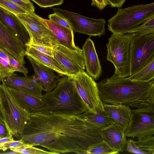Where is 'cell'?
<instances>
[{
  "mask_svg": "<svg viewBox=\"0 0 154 154\" xmlns=\"http://www.w3.org/2000/svg\"><path fill=\"white\" fill-rule=\"evenodd\" d=\"M16 137L53 154H86L90 147L103 140L100 128L77 116L43 111L30 113L23 133Z\"/></svg>",
  "mask_w": 154,
  "mask_h": 154,
  "instance_id": "1",
  "label": "cell"
},
{
  "mask_svg": "<svg viewBox=\"0 0 154 154\" xmlns=\"http://www.w3.org/2000/svg\"><path fill=\"white\" fill-rule=\"evenodd\" d=\"M97 84L103 104H120L137 109L154 104V79L149 81L133 80L114 73Z\"/></svg>",
  "mask_w": 154,
  "mask_h": 154,
  "instance_id": "2",
  "label": "cell"
},
{
  "mask_svg": "<svg viewBox=\"0 0 154 154\" xmlns=\"http://www.w3.org/2000/svg\"><path fill=\"white\" fill-rule=\"evenodd\" d=\"M41 111L78 116L87 111L72 78L64 76L56 87L43 94Z\"/></svg>",
  "mask_w": 154,
  "mask_h": 154,
  "instance_id": "3",
  "label": "cell"
},
{
  "mask_svg": "<svg viewBox=\"0 0 154 154\" xmlns=\"http://www.w3.org/2000/svg\"><path fill=\"white\" fill-rule=\"evenodd\" d=\"M154 16V2L118 8L108 20V29L115 34L127 33Z\"/></svg>",
  "mask_w": 154,
  "mask_h": 154,
  "instance_id": "4",
  "label": "cell"
},
{
  "mask_svg": "<svg viewBox=\"0 0 154 154\" xmlns=\"http://www.w3.org/2000/svg\"><path fill=\"white\" fill-rule=\"evenodd\" d=\"M134 34H112L106 45L107 60L114 65V73L119 77L130 76L131 43Z\"/></svg>",
  "mask_w": 154,
  "mask_h": 154,
  "instance_id": "5",
  "label": "cell"
},
{
  "mask_svg": "<svg viewBox=\"0 0 154 154\" xmlns=\"http://www.w3.org/2000/svg\"><path fill=\"white\" fill-rule=\"evenodd\" d=\"M1 103L5 112V124L10 134L17 137L23 133L30 113L18 103L5 84L4 79L1 78Z\"/></svg>",
  "mask_w": 154,
  "mask_h": 154,
  "instance_id": "6",
  "label": "cell"
},
{
  "mask_svg": "<svg viewBox=\"0 0 154 154\" xmlns=\"http://www.w3.org/2000/svg\"><path fill=\"white\" fill-rule=\"evenodd\" d=\"M15 15L29 33L30 41L27 44L47 47L53 49L59 45L51 31L34 12Z\"/></svg>",
  "mask_w": 154,
  "mask_h": 154,
  "instance_id": "7",
  "label": "cell"
},
{
  "mask_svg": "<svg viewBox=\"0 0 154 154\" xmlns=\"http://www.w3.org/2000/svg\"><path fill=\"white\" fill-rule=\"evenodd\" d=\"M154 58V33L142 36L134 34L131 43L130 76Z\"/></svg>",
  "mask_w": 154,
  "mask_h": 154,
  "instance_id": "8",
  "label": "cell"
},
{
  "mask_svg": "<svg viewBox=\"0 0 154 154\" xmlns=\"http://www.w3.org/2000/svg\"><path fill=\"white\" fill-rule=\"evenodd\" d=\"M53 11L64 18L69 23L73 32L90 36H101L105 34L106 21L103 18L94 19L59 8Z\"/></svg>",
  "mask_w": 154,
  "mask_h": 154,
  "instance_id": "9",
  "label": "cell"
},
{
  "mask_svg": "<svg viewBox=\"0 0 154 154\" xmlns=\"http://www.w3.org/2000/svg\"><path fill=\"white\" fill-rule=\"evenodd\" d=\"M87 111L96 113L105 110L100 97L97 83L85 71L71 77Z\"/></svg>",
  "mask_w": 154,
  "mask_h": 154,
  "instance_id": "10",
  "label": "cell"
},
{
  "mask_svg": "<svg viewBox=\"0 0 154 154\" xmlns=\"http://www.w3.org/2000/svg\"><path fill=\"white\" fill-rule=\"evenodd\" d=\"M53 58L62 67L67 76L70 77L85 69L83 51L78 46L72 49L59 45L53 50Z\"/></svg>",
  "mask_w": 154,
  "mask_h": 154,
  "instance_id": "11",
  "label": "cell"
},
{
  "mask_svg": "<svg viewBox=\"0 0 154 154\" xmlns=\"http://www.w3.org/2000/svg\"><path fill=\"white\" fill-rule=\"evenodd\" d=\"M132 121L125 132L126 137L137 138L154 134V105L131 109Z\"/></svg>",
  "mask_w": 154,
  "mask_h": 154,
  "instance_id": "12",
  "label": "cell"
},
{
  "mask_svg": "<svg viewBox=\"0 0 154 154\" xmlns=\"http://www.w3.org/2000/svg\"><path fill=\"white\" fill-rule=\"evenodd\" d=\"M0 48L24 64L26 47L19 36L0 20Z\"/></svg>",
  "mask_w": 154,
  "mask_h": 154,
  "instance_id": "13",
  "label": "cell"
},
{
  "mask_svg": "<svg viewBox=\"0 0 154 154\" xmlns=\"http://www.w3.org/2000/svg\"><path fill=\"white\" fill-rule=\"evenodd\" d=\"M4 80L8 88L42 98V92L44 89L35 75L29 76H21L14 73L4 79Z\"/></svg>",
  "mask_w": 154,
  "mask_h": 154,
  "instance_id": "14",
  "label": "cell"
},
{
  "mask_svg": "<svg viewBox=\"0 0 154 154\" xmlns=\"http://www.w3.org/2000/svg\"><path fill=\"white\" fill-rule=\"evenodd\" d=\"M82 50L87 73L94 80H98L102 73V67L91 36L86 40Z\"/></svg>",
  "mask_w": 154,
  "mask_h": 154,
  "instance_id": "15",
  "label": "cell"
},
{
  "mask_svg": "<svg viewBox=\"0 0 154 154\" xmlns=\"http://www.w3.org/2000/svg\"><path fill=\"white\" fill-rule=\"evenodd\" d=\"M100 133L103 140L114 149L120 152L125 149L127 140L125 131L114 122L100 128Z\"/></svg>",
  "mask_w": 154,
  "mask_h": 154,
  "instance_id": "16",
  "label": "cell"
},
{
  "mask_svg": "<svg viewBox=\"0 0 154 154\" xmlns=\"http://www.w3.org/2000/svg\"><path fill=\"white\" fill-rule=\"evenodd\" d=\"M34 70V75L40 82L44 91L49 92L57 86L60 79L56 75L52 69L36 62L30 57L27 56Z\"/></svg>",
  "mask_w": 154,
  "mask_h": 154,
  "instance_id": "17",
  "label": "cell"
},
{
  "mask_svg": "<svg viewBox=\"0 0 154 154\" xmlns=\"http://www.w3.org/2000/svg\"><path fill=\"white\" fill-rule=\"evenodd\" d=\"M105 110L114 122L125 131L132 121L131 109L130 107L120 104H103Z\"/></svg>",
  "mask_w": 154,
  "mask_h": 154,
  "instance_id": "18",
  "label": "cell"
},
{
  "mask_svg": "<svg viewBox=\"0 0 154 154\" xmlns=\"http://www.w3.org/2000/svg\"><path fill=\"white\" fill-rule=\"evenodd\" d=\"M40 19L51 31L59 45L72 49L75 48L74 32L69 28L39 16Z\"/></svg>",
  "mask_w": 154,
  "mask_h": 154,
  "instance_id": "19",
  "label": "cell"
},
{
  "mask_svg": "<svg viewBox=\"0 0 154 154\" xmlns=\"http://www.w3.org/2000/svg\"><path fill=\"white\" fill-rule=\"evenodd\" d=\"M0 20L19 36L25 46L29 42L30 37L27 30L14 14L0 7Z\"/></svg>",
  "mask_w": 154,
  "mask_h": 154,
  "instance_id": "20",
  "label": "cell"
},
{
  "mask_svg": "<svg viewBox=\"0 0 154 154\" xmlns=\"http://www.w3.org/2000/svg\"><path fill=\"white\" fill-rule=\"evenodd\" d=\"M8 88L19 105L29 113L42 110L43 104L42 99L20 91Z\"/></svg>",
  "mask_w": 154,
  "mask_h": 154,
  "instance_id": "21",
  "label": "cell"
},
{
  "mask_svg": "<svg viewBox=\"0 0 154 154\" xmlns=\"http://www.w3.org/2000/svg\"><path fill=\"white\" fill-rule=\"evenodd\" d=\"M26 55L28 56L41 64L49 68L61 75L67 76L62 67L54 58L47 56L34 48L26 46Z\"/></svg>",
  "mask_w": 154,
  "mask_h": 154,
  "instance_id": "22",
  "label": "cell"
},
{
  "mask_svg": "<svg viewBox=\"0 0 154 154\" xmlns=\"http://www.w3.org/2000/svg\"><path fill=\"white\" fill-rule=\"evenodd\" d=\"M77 116L85 122L100 129L114 122L105 110L96 113L87 111Z\"/></svg>",
  "mask_w": 154,
  "mask_h": 154,
  "instance_id": "23",
  "label": "cell"
},
{
  "mask_svg": "<svg viewBox=\"0 0 154 154\" xmlns=\"http://www.w3.org/2000/svg\"><path fill=\"white\" fill-rule=\"evenodd\" d=\"M135 80L149 81L154 78V58L145 66L135 74L128 77Z\"/></svg>",
  "mask_w": 154,
  "mask_h": 154,
  "instance_id": "24",
  "label": "cell"
},
{
  "mask_svg": "<svg viewBox=\"0 0 154 154\" xmlns=\"http://www.w3.org/2000/svg\"><path fill=\"white\" fill-rule=\"evenodd\" d=\"M119 153L103 140L90 147L87 150L86 154H115Z\"/></svg>",
  "mask_w": 154,
  "mask_h": 154,
  "instance_id": "25",
  "label": "cell"
},
{
  "mask_svg": "<svg viewBox=\"0 0 154 154\" xmlns=\"http://www.w3.org/2000/svg\"><path fill=\"white\" fill-rule=\"evenodd\" d=\"M128 33H134L139 36L154 33V16L134 29L128 32Z\"/></svg>",
  "mask_w": 154,
  "mask_h": 154,
  "instance_id": "26",
  "label": "cell"
},
{
  "mask_svg": "<svg viewBox=\"0 0 154 154\" xmlns=\"http://www.w3.org/2000/svg\"><path fill=\"white\" fill-rule=\"evenodd\" d=\"M137 144L141 150L148 154H154V135H149L137 138Z\"/></svg>",
  "mask_w": 154,
  "mask_h": 154,
  "instance_id": "27",
  "label": "cell"
},
{
  "mask_svg": "<svg viewBox=\"0 0 154 154\" xmlns=\"http://www.w3.org/2000/svg\"><path fill=\"white\" fill-rule=\"evenodd\" d=\"M13 152L24 154H53L51 152L30 146H26L17 148H11Z\"/></svg>",
  "mask_w": 154,
  "mask_h": 154,
  "instance_id": "28",
  "label": "cell"
},
{
  "mask_svg": "<svg viewBox=\"0 0 154 154\" xmlns=\"http://www.w3.org/2000/svg\"><path fill=\"white\" fill-rule=\"evenodd\" d=\"M0 7L14 14L27 12L9 0H0Z\"/></svg>",
  "mask_w": 154,
  "mask_h": 154,
  "instance_id": "29",
  "label": "cell"
},
{
  "mask_svg": "<svg viewBox=\"0 0 154 154\" xmlns=\"http://www.w3.org/2000/svg\"><path fill=\"white\" fill-rule=\"evenodd\" d=\"M16 72L15 70L5 59L0 57V77L4 79Z\"/></svg>",
  "mask_w": 154,
  "mask_h": 154,
  "instance_id": "30",
  "label": "cell"
},
{
  "mask_svg": "<svg viewBox=\"0 0 154 154\" xmlns=\"http://www.w3.org/2000/svg\"><path fill=\"white\" fill-rule=\"evenodd\" d=\"M7 54L9 63L14 67L16 71L23 73L25 76H27L28 73L27 69L11 55L8 53Z\"/></svg>",
  "mask_w": 154,
  "mask_h": 154,
  "instance_id": "31",
  "label": "cell"
},
{
  "mask_svg": "<svg viewBox=\"0 0 154 154\" xmlns=\"http://www.w3.org/2000/svg\"><path fill=\"white\" fill-rule=\"evenodd\" d=\"M125 149L127 152L130 153L139 154H148L147 152L140 150L138 147L136 141L132 139L127 140Z\"/></svg>",
  "mask_w": 154,
  "mask_h": 154,
  "instance_id": "32",
  "label": "cell"
},
{
  "mask_svg": "<svg viewBox=\"0 0 154 154\" xmlns=\"http://www.w3.org/2000/svg\"><path fill=\"white\" fill-rule=\"evenodd\" d=\"M40 7L46 8L60 5L64 2L63 0H31Z\"/></svg>",
  "mask_w": 154,
  "mask_h": 154,
  "instance_id": "33",
  "label": "cell"
},
{
  "mask_svg": "<svg viewBox=\"0 0 154 154\" xmlns=\"http://www.w3.org/2000/svg\"><path fill=\"white\" fill-rule=\"evenodd\" d=\"M27 145H28L25 144L21 139L17 140H14L3 144L0 146V150L4 151L11 148H17Z\"/></svg>",
  "mask_w": 154,
  "mask_h": 154,
  "instance_id": "34",
  "label": "cell"
},
{
  "mask_svg": "<svg viewBox=\"0 0 154 154\" xmlns=\"http://www.w3.org/2000/svg\"><path fill=\"white\" fill-rule=\"evenodd\" d=\"M48 17L50 21L66 27L69 28H71L67 21L56 13L54 12V13L49 14L48 16Z\"/></svg>",
  "mask_w": 154,
  "mask_h": 154,
  "instance_id": "35",
  "label": "cell"
},
{
  "mask_svg": "<svg viewBox=\"0 0 154 154\" xmlns=\"http://www.w3.org/2000/svg\"><path fill=\"white\" fill-rule=\"evenodd\" d=\"M20 7L22 8L27 13L34 12L35 8L33 4L30 1L25 2L21 0H9Z\"/></svg>",
  "mask_w": 154,
  "mask_h": 154,
  "instance_id": "36",
  "label": "cell"
},
{
  "mask_svg": "<svg viewBox=\"0 0 154 154\" xmlns=\"http://www.w3.org/2000/svg\"><path fill=\"white\" fill-rule=\"evenodd\" d=\"M25 46L32 47L42 54L53 58V49L46 46L33 44H26Z\"/></svg>",
  "mask_w": 154,
  "mask_h": 154,
  "instance_id": "37",
  "label": "cell"
},
{
  "mask_svg": "<svg viewBox=\"0 0 154 154\" xmlns=\"http://www.w3.org/2000/svg\"><path fill=\"white\" fill-rule=\"evenodd\" d=\"M91 5L96 7L97 8L100 10L103 9L107 5H108L106 0H91Z\"/></svg>",
  "mask_w": 154,
  "mask_h": 154,
  "instance_id": "38",
  "label": "cell"
},
{
  "mask_svg": "<svg viewBox=\"0 0 154 154\" xmlns=\"http://www.w3.org/2000/svg\"><path fill=\"white\" fill-rule=\"evenodd\" d=\"M11 135L5 123L0 120V138L5 137Z\"/></svg>",
  "mask_w": 154,
  "mask_h": 154,
  "instance_id": "39",
  "label": "cell"
},
{
  "mask_svg": "<svg viewBox=\"0 0 154 154\" xmlns=\"http://www.w3.org/2000/svg\"><path fill=\"white\" fill-rule=\"evenodd\" d=\"M112 7H116L119 8L122 7L126 0H106Z\"/></svg>",
  "mask_w": 154,
  "mask_h": 154,
  "instance_id": "40",
  "label": "cell"
},
{
  "mask_svg": "<svg viewBox=\"0 0 154 154\" xmlns=\"http://www.w3.org/2000/svg\"><path fill=\"white\" fill-rule=\"evenodd\" d=\"M14 140L12 135L5 137L0 138V146L4 143Z\"/></svg>",
  "mask_w": 154,
  "mask_h": 154,
  "instance_id": "41",
  "label": "cell"
},
{
  "mask_svg": "<svg viewBox=\"0 0 154 154\" xmlns=\"http://www.w3.org/2000/svg\"><path fill=\"white\" fill-rule=\"evenodd\" d=\"M0 120L6 122L5 112L1 102L0 101Z\"/></svg>",
  "mask_w": 154,
  "mask_h": 154,
  "instance_id": "42",
  "label": "cell"
},
{
  "mask_svg": "<svg viewBox=\"0 0 154 154\" xmlns=\"http://www.w3.org/2000/svg\"><path fill=\"white\" fill-rule=\"evenodd\" d=\"M2 94L1 92L0 91V101L1 102H2Z\"/></svg>",
  "mask_w": 154,
  "mask_h": 154,
  "instance_id": "43",
  "label": "cell"
},
{
  "mask_svg": "<svg viewBox=\"0 0 154 154\" xmlns=\"http://www.w3.org/2000/svg\"><path fill=\"white\" fill-rule=\"evenodd\" d=\"M22 1L25 2H30V1L29 0H21Z\"/></svg>",
  "mask_w": 154,
  "mask_h": 154,
  "instance_id": "44",
  "label": "cell"
},
{
  "mask_svg": "<svg viewBox=\"0 0 154 154\" xmlns=\"http://www.w3.org/2000/svg\"><path fill=\"white\" fill-rule=\"evenodd\" d=\"M1 82V78L0 77V85L1 84L0 82Z\"/></svg>",
  "mask_w": 154,
  "mask_h": 154,
  "instance_id": "45",
  "label": "cell"
}]
</instances>
